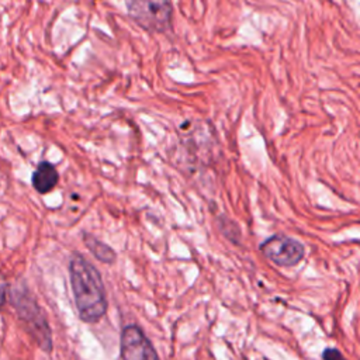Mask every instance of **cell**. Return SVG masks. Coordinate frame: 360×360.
<instances>
[{
    "label": "cell",
    "instance_id": "obj_1",
    "mask_svg": "<svg viewBox=\"0 0 360 360\" xmlns=\"http://www.w3.org/2000/svg\"><path fill=\"white\" fill-rule=\"evenodd\" d=\"M69 277L80 319L86 323L98 322L107 311L105 288L98 270L80 253H72Z\"/></svg>",
    "mask_w": 360,
    "mask_h": 360
},
{
    "label": "cell",
    "instance_id": "obj_4",
    "mask_svg": "<svg viewBox=\"0 0 360 360\" xmlns=\"http://www.w3.org/2000/svg\"><path fill=\"white\" fill-rule=\"evenodd\" d=\"M259 249L269 260L281 267H292L298 264L305 255L304 245L285 235L270 236L259 246Z\"/></svg>",
    "mask_w": 360,
    "mask_h": 360
},
{
    "label": "cell",
    "instance_id": "obj_3",
    "mask_svg": "<svg viewBox=\"0 0 360 360\" xmlns=\"http://www.w3.org/2000/svg\"><path fill=\"white\" fill-rule=\"evenodd\" d=\"M131 18L145 31L166 32L172 27L170 0H125Z\"/></svg>",
    "mask_w": 360,
    "mask_h": 360
},
{
    "label": "cell",
    "instance_id": "obj_7",
    "mask_svg": "<svg viewBox=\"0 0 360 360\" xmlns=\"http://www.w3.org/2000/svg\"><path fill=\"white\" fill-rule=\"evenodd\" d=\"M83 240H84V245L87 246V249H89V250L93 253V256H94L96 259H98L100 262L110 264V263H112V262L115 260V257H117L115 252H114L108 245H105L104 242L98 240V239L94 238L93 235L84 233Z\"/></svg>",
    "mask_w": 360,
    "mask_h": 360
},
{
    "label": "cell",
    "instance_id": "obj_2",
    "mask_svg": "<svg viewBox=\"0 0 360 360\" xmlns=\"http://www.w3.org/2000/svg\"><path fill=\"white\" fill-rule=\"evenodd\" d=\"M7 294L10 297V302L14 307L18 318L24 322V326L28 330V333L32 336V339H35V342L42 350L51 352L52 350L51 328L48 325L45 314L42 312L37 301L32 298L30 291L25 288V285L10 288Z\"/></svg>",
    "mask_w": 360,
    "mask_h": 360
},
{
    "label": "cell",
    "instance_id": "obj_6",
    "mask_svg": "<svg viewBox=\"0 0 360 360\" xmlns=\"http://www.w3.org/2000/svg\"><path fill=\"white\" fill-rule=\"evenodd\" d=\"M58 181H59V174L55 166L46 160L39 162L31 176L32 187L39 194H45L51 191L58 184Z\"/></svg>",
    "mask_w": 360,
    "mask_h": 360
},
{
    "label": "cell",
    "instance_id": "obj_5",
    "mask_svg": "<svg viewBox=\"0 0 360 360\" xmlns=\"http://www.w3.org/2000/svg\"><path fill=\"white\" fill-rule=\"evenodd\" d=\"M120 350L122 360H159L150 340L136 325H128L121 330Z\"/></svg>",
    "mask_w": 360,
    "mask_h": 360
},
{
    "label": "cell",
    "instance_id": "obj_8",
    "mask_svg": "<svg viewBox=\"0 0 360 360\" xmlns=\"http://www.w3.org/2000/svg\"><path fill=\"white\" fill-rule=\"evenodd\" d=\"M322 360H346V357L335 347H326L322 352Z\"/></svg>",
    "mask_w": 360,
    "mask_h": 360
}]
</instances>
